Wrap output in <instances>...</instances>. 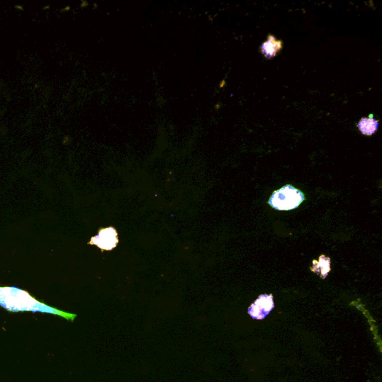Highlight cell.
<instances>
[{
	"instance_id": "obj_1",
	"label": "cell",
	"mask_w": 382,
	"mask_h": 382,
	"mask_svg": "<svg viewBox=\"0 0 382 382\" xmlns=\"http://www.w3.org/2000/svg\"><path fill=\"white\" fill-rule=\"evenodd\" d=\"M0 306L10 312L44 313L59 316L70 321L76 317V314L49 306L34 299L28 292L15 287H0Z\"/></svg>"
},
{
	"instance_id": "obj_2",
	"label": "cell",
	"mask_w": 382,
	"mask_h": 382,
	"mask_svg": "<svg viewBox=\"0 0 382 382\" xmlns=\"http://www.w3.org/2000/svg\"><path fill=\"white\" fill-rule=\"evenodd\" d=\"M305 199L304 194L291 186H285L275 191L268 203L279 210H290L296 208Z\"/></svg>"
},
{
	"instance_id": "obj_3",
	"label": "cell",
	"mask_w": 382,
	"mask_h": 382,
	"mask_svg": "<svg viewBox=\"0 0 382 382\" xmlns=\"http://www.w3.org/2000/svg\"><path fill=\"white\" fill-rule=\"evenodd\" d=\"M119 239L117 230L114 227L101 228L95 237H91L89 244L95 245L102 250L114 249L118 244Z\"/></svg>"
},
{
	"instance_id": "obj_4",
	"label": "cell",
	"mask_w": 382,
	"mask_h": 382,
	"mask_svg": "<svg viewBox=\"0 0 382 382\" xmlns=\"http://www.w3.org/2000/svg\"><path fill=\"white\" fill-rule=\"evenodd\" d=\"M274 308L273 295H261L248 309V314L255 320H264Z\"/></svg>"
},
{
	"instance_id": "obj_5",
	"label": "cell",
	"mask_w": 382,
	"mask_h": 382,
	"mask_svg": "<svg viewBox=\"0 0 382 382\" xmlns=\"http://www.w3.org/2000/svg\"><path fill=\"white\" fill-rule=\"evenodd\" d=\"M282 45L281 40H277L273 36L270 35L267 41L261 45V52L267 58H273L280 50Z\"/></svg>"
},
{
	"instance_id": "obj_6",
	"label": "cell",
	"mask_w": 382,
	"mask_h": 382,
	"mask_svg": "<svg viewBox=\"0 0 382 382\" xmlns=\"http://www.w3.org/2000/svg\"><path fill=\"white\" fill-rule=\"evenodd\" d=\"M378 126L379 122L373 118V114H371L368 118H362L358 124V127L362 133L366 135H372L375 133Z\"/></svg>"
},
{
	"instance_id": "obj_7",
	"label": "cell",
	"mask_w": 382,
	"mask_h": 382,
	"mask_svg": "<svg viewBox=\"0 0 382 382\" xmlns=\"http://www.w3.org/2000/svg\"><path fill=\"white\" fill-rule=\"evenodd\" d=\"M313 264L314 266L311 268V270L320 275L323 279H325L330 271V259L326 258L324 255H321L320 257V261H313Z\"/></svg>"
}]
</instances>
